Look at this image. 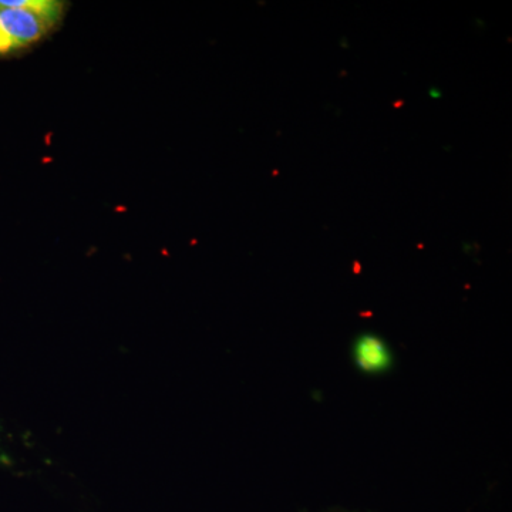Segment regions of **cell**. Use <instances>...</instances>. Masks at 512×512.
I'll list each match as a JSON object with an SVG mask.
<instances>
[{
	"label": "cell",
	"instance_id": "7a4b0ae2",
	"mask_svg": "<svg viewBox=\"0 0 512 512\" xmlns=\"http://www.w3.org/2000/svg\"><path fill=\"white\" fill-rule=\"evenodd\" d=\"M355 362L362 372L380 373L390 366V350L379 336L363 335L356 340Z\"/></svg>",
	"mask_w": 512,
	"mask_h": 512
},
{
	"label": "cell",
	"instance_id": "3957f363",
	"mask_svg": "<svg viewBox=\"0 0 512 512\" xmlns=\"http://www.w3.org/2000/svg\"><path fill=\"white\" fill-rule=\"evenodd\" d=\"M0 8L28 9L55 28L62 19L64 3L53 0H0Z\"/></svg>",
	"mask_w": 512,
	"mask_h": 512
},
{
	"label": "cell",
	"instance_id": "6da1fadb",
	"mask_svg": "<svg viewBox=\"0 0 512 512\" xmlns=\"http://www.w3.org/2000/svg\"><path fill=\"white\" fill-rule=\"evenodd\" d=\"M53 29L36 13L22 8H0V55L35 45Z\"/></svg>",
	"mask_w": 512,
	"mask_h": 512
}]
</instances>
